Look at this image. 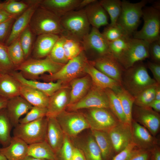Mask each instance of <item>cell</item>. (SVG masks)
<instances>
[{
    "mask_svg": "<svg viewBox=\"0 0 160 160\" xmlns=\"http://www.w3.org/2000/svg\"><path fill=\"white\" fill-rule=\"evenodd\" d=\"M121 102L128 124L131 125L133 120L132 111L135 98L122 86L114 91Z\"/></svg>",
    "mask_w": 160,
    "mask_h": 160,
    "instance_id": "cell-33",
    "label": "cell"
},
{
    "mask_svg": "<svg viewBox=\"0 0 160 160\" xmlns=\"http://www.w3.org/2000/svg\"><path fill=\"white\" fill-rule=\"evenodd\" d=\"M60 36L57 35L50 33L38 36L31 52L32 58L42 59L48 56Z\"/></svg>",
    "mask_w": 160,
    "mask_h": 160,
    "instance_id": "cell-22",
    "label": "cell"
},
{
    "mask_svg": "<svg viewBox=\"0 0 160 160\" xmlns=\"http://www.w3.org/2000/svg\"><path fill=\"white\" fill-rule=\"evenodd\" d=\"M84 9L92 27L99 29L101 26H107L109 24L108 14L99 1L96 0Z\"/></svg>",
    "mask_w": 160,
    "mask_h": 160,
    "instance_id": "cell-26",
    "label": "cell"
},
{
    "mask_svg": "<svg viewBox=\"0 0 160 160\" xmlns=\"http://www.w3.org/2000/svg\"><path fill=\"white\" fill-rule=\"evenodd\" d=\"M148 1L142 0L132 3L126 1H121V10L117 24L129 36L133 35L140 24L143 10Z\"/></svg>",
    "mask_w": 160,
    "mask_h": 160,
    "instance_id": "cell-5",
    "label": "cell"
},
{
    "mask_svg": "<svg viewBox=\"0 0 160 160\" xmlns=\"http://www.w3.org/2000/svg\"><path fill=\"white\" fill-rule=\"evenodd\" d=\"M12 127L5 108L0 109V145L2 147L9 144L12 137L11 132Z\"/></svg>",
    "mask_w": 160,
    "mask_h": 160,
    "instance_id": "cell-35",
    "label": "cell"
},
{
    "mask_svg": "<svg viewBox=\"0 0 160 160\" xmlns=\"http://www.w3.org/2000/svg\"><path fill=\"white\" fill-rule=\"evenodd\" d=\"M8 100L0 97V109L5 108Z\"/></svg>",
    "mask_w": 160,
    "mask_h": 160,
    "instance_id": "cell-59",
    "label": "cell"
},
{
    "mask_svg": "<svg viewBox=\"0 0 160 160\" xmlns=\"http://www.w3.org/2000/svg\"><path fill=\"white\" fill-rule=\"evenodd\" d=\"M40 1L37 0L36 2L15 19L4 44L5 45L8 46L18 39L29 25L31 17L36 9L39 6Z\"/></svg>",
    "mask_w": 160,
    "mask_h": 160,
    "instance_id": "cell-19",
    "label": "cell"
},
{
    "mask_svg": "<svg viewBox=\"0 0 160 160\" xmlns=\"http://www.w3.org/2000/svg\"><path fill=\"white\" fill-rule=\"evenodd\" d=\"M91 80L89 76L76 78L71 81L69 105L78 101L87 94L91 86Z\"/></svg>",
    "mask_w": 160,
    "mask_h": 160,
    "instance_id": "cell-30",
    "label": "cell"
},
{
    "mask_svg": "<svg viewBox=\"0 0 160 160\" xmlns=\"http://www.w3.org/2000/svg\"><path fill=\"white\" fill-rule=\"evenodd\" d=\"M64 37L60 36L48 55L54 62L65 64L68 61L65 57L63 47Z\"/></svg>",
    "mask_w": 160,
    "mask_h": 160,
    "instance_id": "cell-45",
    "label": "cell"
},
{
    "mask_svg": "<svg viewBox=\"0 0 160 160\" xmlns=\"http://www.w3.org/2000/svg\"><path fill=\"white\" fill-rule=\"evenodd\" d=\"M67 107L69 110L75 111L84 108H109V105L108 98L105 90L94 85L87 93L81 99L69 105Z\"/></svg>",
    "mask_w": 160,
    "mask_h": 160,
    "instance_id": "cell-12",
    "label": "cell"
},
{
    "mask_svg": "<svg viewBox=\"0 0 160 160\" xmlns=\"http://www.w3.org/2000/svg\"><path fill=\"white\" fill-rule=\"evenodd\" d=\"M89 61L83 51L77 56L68 60L57 72L52 74H43L39 79L45 82L60 80L63 83L71 81L85 72V68Z\"/></svg>",
    "mask_w": 160,
    "mask_h": 160,
    "instance_id": "cell-6",
    "label": "cell"
},
{
    "mask_svg": "<svg viewBox=\"0 0 160 160\" xmlns=\"http://www.w3.org/2000/svg\"><path fill=\"white\" fill-rule=\"evenodd\" d=\"M32 107L20 95L8 100L5 108L13 127L19 124L20 117L26 113Z\"/></svg>",
    "mask_w": 160,
    "mask_h": 160,
    "instance_id": "cell-20",
    "label": "cell"
},
{
    "mask_svg": "<svg viewBox=\"0 0 160 160\" xmlns=\"http://www.w3.org/2000/svg\"><path fill=\"white\" fill-rule=\"evenodd\" d=\"M155 100H160V84L158 85L156 89Z\"/></svg>",
    "mask_w": 160,
    "mask_h": 160,
    "instance_id": "cell-60",
    "label": "cell"
},
{
    "mask_svg": "<svg viewBox=\"0 0 160 160\" xmlns=\"http://www.w3.org/2000/svg\"><path fill=\"white\" fill-rule=\"evenodd\" d=\"M147 66L152 73L153 79L160 84V64L148 61Z\"/></svg>",
    "mask_w": 160,
    "mask_h": 160,
    "instance_id": "cell-52",
    "label": "cell"
},
{
    "mask_svg": "<svg viewBox=\"0 0 160 160\" xmlns=\"http://www.w3.org/2000/svg\"><path fill=\"white\" fill-rule=\"evenodd\" d=\"M80 149L87 160H103L100 149L92 135L88 138Z\"/></svg>",
    "mask_w": 160,
    "mask_h": 160,
    "instance_id": "cell-38",
    "label": "cell"
},
{
    "mask_svg": "<svg viewBox=\"0 0 160 160\" xmlns=\"http://www.w3.org/2000/svg\"><path fill=\"white\" fill-rule=\"evenodd\" d=\"M64 37L63 47L65 57L68 60L77 56L83 51L81 42Z\"/></svg>",
    "mask_w": 160,
    "mask_h": 160,
    "instance_id": "cell-42",
    "label": "cell"
},
{
    "mask_svg": "<svg viewBox=\"0 0 160 160\" xmlns=\"http://www.w3.org/2000/svg\"><path fill=\"white\" fill-rule=\"evenodd\" d=\"M102 33L108 42L113 41L124 37L129 36L117 24L114 26H110L108 24L104 29Z\"/></svg>",
    "mask_w": 160,
    "mask_h": 160,
    "instance_id": "cell-47",
    "label": "cell"
},
{
    "mask_svg": "<svg viewBox=\"0 0 160 160\" xmlns=\"http://www.w3.org/2000/svg\"><path fill=\"white\" fill-rule=\"evenodd\" d=\"M89 61L97 70L117 81L121 86L122 77L125 69L111 53Z\"/></svg>",
    "mask_w": 160,
    "mask_h": 160,
    "instance_id": "cell-14",
    "label": "cell"
},
{
    "mask_svg": "<svg viewBox=\"0 0 160 160\" xmlns=\"http://www.w3.org/2000/svg\"><path fill=\"white\" fill-rule=\"evenodd\" d=\"M85 72L89 75L94 85L101 89H109L114 91L121 86L117 81L97 70L89 61L85 68Z\"/></svg>",
    "mask_w": 160,
    "mask_h": 160,
    "instance_id": "cell-25",
    "label": "cell"
},
{
    "mask_svg": "<svg viewBox=\"0 0 160 160\" xmlns=\"http://www.w3.org/2000/svg\"><path fill=\"white\" fill-rule=\"evenodd\" d=\"M28 147L23 140L13 136L8 145L0 148V152L7 160H19L27 155Z\"/></svg>",
    "mask_w": 160,
    "mask_h": 160,
    "instance_id": "cell-27",
    "label": "cell"
},
{
    "mask_svg": "<svg viewBox=\"0 0 160 160\" xmlns=\"http://www.w3.org/2000/svg\"><path fill=\"white\" fill-rule=\"evenodd\" d=\"M70 94L69 88L63 87L50 96L46 117H56L64 111L70 104Z\"/></svg>",
    "mask_w": 160,
    "mask_h": 160,
    "instance_id": "cell-17",
    "label": "cell"
},
{
    "mask_svg": "<svg viewBox=\"0 0 160 160\" xmlns=\"http://www.w3.org/2000/svg\"><path fill=\"white\" fill-rule=\"evenodd\" d=\"M81 0H41L39 6L60 18L68 12L76 10Z\"/></svg>",
    "mask_w": 160,
    "mask_h": 160,
    "instance_id": "cell-24",
    "label": "cell"
},
{
    "mask_svg": "<svg viewBox=\"0 0 160 160\" xmlns=\"http://www.w3.org/2000/svg\"><path fill=\"white\" fill-rule=\"evenodd\" d=\"M148 107L152 109L156 112L160 111V100H154L149 105Z\"/></svg>",
    "mask_w": 160,
    "mask_h": 160,
    "instance_id": "cell-56",
    "label": "cell"
},
{
    "mask_svg": "<svg viewBox=\"0 0 160 160\" xmlns=\"http://www.w3.org/2000/svg\"><path fill=\"white\" fill-rule=\"evenodd\" d=\"M27 155L40 159L56 160L55 153L45 140L28 145Z\"/></svg>",
    "mask_w": 160,
    "mask_h": 160,
    "instance_id": "cell-31",
    "label": "cell"
},
{
    "mask_svg": "<svg viewBox=\"0 0 160 160\" xmlns=\"http://www.w3.org/2000/svg\"><path fill=\"white\" fill-rule=\"evenodd\" d=\"M20 95L32 106L43 108L47 106L49 97L35 88L21 84Z\"/></svg>",
    "mask_w": 160,
    "mask_h": 160,
    "instance_id": "cell-29",
    "label": "cell"
},
{
    "mask_svg": "<svg viewBox=\"0 0 160 160\" xmlns=\"http://www.w3.org/2000/svg\"><path fill=\"white\" fill-rule=\"evenodd\" d=\"M47 119L45 140L55 154L62 146L65 134L55 117H48Z\"/></svg>",
    "mask_w": 160,
    "mask_h": 160,
    "instance_id": "cell-23",
    "label": "cell"
},
{
    "mask_svg": "<svg viewBox=\"0 0 160 160\" xmlns=\"http://www.w3.org/2000/svg\"><path fill=\"white\" fill-rule=\"evenodd\" d=\"M96 0H81L76 10L84 9L87 6L95 1Z\"/></svg>",
    "mask_w": 160,
    "mask_h": 160,
    "instance_id": "cell-57",
    "label": "cell"
},
{
    "mask_svg": "<svg viewBox=\"0 0 160 160\" xmlns=\"http://www.w3.org/2000/svg\"><path fill=\"white\" fill-rule=\"evenodd\" d=\"M16 18L12 17L0 23V43L4 44Z\"/></svg>",
    "mask_w": 160,
    "mask_h": 160,
    "instance_id": "cell-50",
    "label": "cell"
},
{
    "mask_svg": "<svg viewBox=\"0 0 160 160\" xmlns=\"http://www.w3.org/2000/svg\"><path fill=\"white\" fill-rule=\"evenodd\" d=\"M36 1L8 0L2 2V9L17 18Z\"/></svg>",
    "mask_w": 160,
    "mask_h": 160,
    "instance_id": "cell-34",
    "label": "cell"
},
{
    "mask_svg": "<svg viewBox=\"0 0 160 160\" xmlns=\"http://www.w3.org/2000/svg\"><path fill=\"white\" fill-rule=\"evenodd\" d=\"M131 126L132 142L136 147L148 151L155 147L156 140L145 128L133 120Z\"/></svg>",
    "mask_w": 160,
    "mask_h": 160,
    "instance_id": "cell-18",
    "label": "cell"
},
{
    "mask_svg": "<svg viewBox=\"0 0 160 160\" xmlns=\"http://www.w3.org/2000/svg\"><path fill=\"white\" fill-rule=\"evenodd\" d=\"M149 45L144 41L132 38L128 47L118 60L125 69H127L149 57Z\"/></svg>",
    "mask_w": 160,
    "mask_h": 160,
    "instance_id": "cell-9",
    "label": "cell"
},
{
    "mask_svg": "<svg viewBox=\"0 0 160 160\" xmlns=\"http://www.w3.org/2000/svg\"><path fill=\"white\" fill-rule=\"evenodd\" d=\"M61 36L81 42L90 31V24L84 9L70 11L60 18Z\"/></svg>",
    "mask_w": 160,
    "mask_h": 160,
    "instance_id": "cell-2",
    "label": "cell"
},
{
    "mask_svg": "<svg viewBox=\"0 0 160 160\" xmlns=\"http://www.w3.org/2000/svg\"><path fill=\"white\" fill-rule=\"evenodd\" d=\"M155 147L151 150L152 152V160H160V149L159 148Z\"/></svg>",
    "mask_w": 160,
    "mask_h": 160,
    "instance_id": "cell-58",
    "label": "cell"
},
{
    "mask_svg": "<svg viewBox=\"0 0 160 160\" xmlns=\"http://www.w3.org/2000/svg\"><path fill=\"white\" fill-rule=\"evenodd\" d=\"M92 134L101 152L103 160H109L114 151L108 135L106 132L91 130Z\"/></svg>",
    "mask_w": 160,
    "mask_h": 160,
    "instance_id": "cell-32",
    "label": "cell"
},
{
    "mask_svg": "<svg viewBox=\"0 0 160 160\" xmlns=\"http://www.w3.org/2000/svg\"><path fill=\"white\" fill-rule=\"evenodd\" d=\"M106 132L116 153L121 151L132 142L131 126L127 124L119 122Z\"/></svg>",
    "mask_w": 160,
    "mask_h": 160,
    "instance_id": "cell-16",
    "label": "cell"
},
{
    "mask_svg": "<svg viewBox=\"0 0 160 160\" xmlns=\"http://www.w3.org/2000/svg\"><path fill=\"white\" fill-rule=\"evenodd\" d=\"M71 160H87L82 150L77 147H74L73 155Z\"/></svg>",
    "mask_w": 160,
    "mask_h": 160,
    "instance_id": "cell-54",
    "label": "cell"
},
{
    "mask_svg": "<svg viewBox=\"0 0 160 160\" xmlns=\"http://www.w3.org/2000/svg\"><path fill=\"white\" fill-rule=\"evenodd\" d=\"M105 91L108 98L109 109L119 122L128 124L121 102L116 93L109 89Z\"/></svg>",
    "mask_w": 160,
    "mask_h": 160,
    "instance_id": "cell-36",
    "label": "cell"
},
{
    "mask_svg": "<svg viewBox=\"0 0 160 160\" xmlns=\"http://www.w3.org/2000/svg\"><path fill=\"white\" fill-rule=\"evenodd\" d=\"M133 118L153 136L158 132L160 127V115L151 108L140 107L134 105L132 111Z\"/></svg>",
    "mask_w": 160,
    "mask_h": 160,
    "instance_id": "cell-15",
    "label": "cell"
},
{
    "mask_svg": "<svg viewBox=\"0 0 160 160\" xmlns=\"http://www.w3.org/2000/svg\"><path fill=\"white\" fill-rule=\"evenodd\" d=\"M0 160H7L6 157L0 152Z\"/></svg>",
    "mask_w": 160,
    "mask_h": 160,
    "instance_id": "cell-62",
    "label": "cell"
},
{
    "mask_svg": "<svg viewBox=\"0 0 160 160\" xmlns=\"http://www.w3.org/2000/svg\"><path fill=\"white\" fill-rule=\"evenodd\" d=\"M84 115L91 130L107 132L119 122L109 108L89 109Z\"/></svg>",
    "mask_w": 160,
    "mask_h": 160,
    "instance_id": "cell-11",
    "label": "cell"
},
{
    "mask_svg": "<svg viewBox=\"0 0 160 160\" xmlns=\"http://www.w3.org/2000/svg\"><path fill=\"white\" fill-rule=\"evenodd\" d=\"M12 17L16 18L9 14L3 9H0V23Z\"/></svg>",
    "mask_w": 160,
    "mask_h": 160,
    "instance_id": "cell-55",
    "label": "cell"
},
{
    "mask_svg": "<svg viewBox=\"0 0 160 160\" xmlns=\"http://www.w3.org/2000/svg\"><path fill=\"white\" fill-rule=\"evenodd\" d=\"M45 116L36 121L19 123L13 129L14 137L23 140L28 145L45 140L47 125Z\"/></svg>",
    "mask_w": 160,
    "mask_h": 160,
    "instance_id": "cell-8",
    "label": "cell"
},
{
    "mask_svg": "<svg viewBox=\"0 0 160 160\" xmlns=\"http://www.w3.org/2000/svg\"><path fill=\"white\" fill-rule=\"evenodd\" d=\"M36 36L28 25L18 37L20 45L23 51L25 60L29 58L31 53Z\"/></svg>",
    "mask_w": 160,
    "mask_h": 160,
    "instance_id": "cell-39",
    "label": "cell"
},
{
    "mask_svg": "<svg viewBox=\"0 0 160 160\" xmlns=\"http://www.w3.org/2000/svg\"><path fill=\"white\" fill-rule=\"evenodd\" d=\"M21 85L11 74L0 73V97L8 100L20 95Z\"/></svg>",
    "mask_w": 160,
    "mask_h": 160,
    "instance_id": "cell-28",
    "label": "cell"
},
{
    "mask_svg": "<svg viewBox=\"0 0 160 160\" xmlns=\"http://www.w3.org/2000/svg\"><path fill=\"white\" fill-rule=\"evenodd\" d=\"M150 155L149 151L139 149L129 160H148Z\"/></svg>",
    "mask_w": 160,
    "mask_h": 160,
    "instance_id": "cell-53",
    "label": "cell"
},
{
    "mask_svg": "<svg viewBox=\"0 0 160 160\" xmlns=\"http://www.w3.org/2000/svg\"><path fill=\"white\" fill-rule=\"evenodd\" d=\"M2 2H0V9H2Z\"/></svg>",
    "mask_w": 160,
    "mask_h": 160,
    "instance_id": "cell-63",
    "label": "cell"
},
{
    "mask_svg": "<svg viewBox=\"0 0 160 160\" xmlns=\"http://www.w3.org/2000/svg\"><path fill=\"white\" fill-rule=\"evenodd\" d=\"M29 25L37 36L49 33L60 36L63 32L60 18L39 6L33 13Z\"/></svg>",
    "mask_w": 160,
    "mask_h": 160,
    "instance_id": "cell-3",
    "label": "cell"
},
{
    "mask_svg": "<svg viewBox=\"0 0 160 160\" xmlns=\"http://www.w3.org/2000/svg\"><path fill=\"white\" fill-rule=\"evenodd\" d=\"M149 52L153 62L160 64V39L149 43Z\"/></svg>",
    "mask_w": 160,
    "mask_h": 160,
    "instance_id": "cell-51",
    "label": "cell"
},
{
    "mask_svg": "<svg viewBox=\"0 0 160 160\" xmlns=\"http://www.w3.org/2000/svg\"><path fill=\"white\" fill-rule=\"evenodd\" d=\"M100 4L110 16L111 22L109 25H116L121 10V1L120 0H101Z\"/></svg>",
    "mask_w": 160,
    "mask_h": 160,
    "instance_id": "cell-37",
    "label": "cell"
},
{
    "mask_svg": "<svg viewBox=\"0 0 160 160\" xmlns=\"http://www.w3.org/2000/svg\"><path fill=\"white\" fill-rule=\"evenodd\" d=\"M74 147L69 137L65 135L62 146L59 152L55 154L56 160H71Z\"/></svg>",
    "mask_w": 160,
    "mask_h": 160,
    "instance_id": "cell-46",
    "label": "cell"
},
{
    "mask_svg": "<svg viewBox=\"0 0 160 160\" xmlns=\"http://www.w3.org/2000/svg\"><path fill=\"white\" fill-rule=\"evenodd\" d=\"M19 160H47L35 158L30 156L27 155L23 158Z\"/></svg>",
    "mask_w": 160,
    "mask_h": 160,
    "instance_id": "cell-61",
    "label": "cell"
},
{
    "mask_svg": "<svg viewBox=\"0 0 160 160\" xmlns=\"http://www.w3.org/2000/svg\"><path fill=\"white\" fill-rule=\"evenodd\" d=\"M47 108L33 106L26 115L19 120V123L24 124L33 121L46 116Z\"/></svg>",
    "mask_w": 160,
    "mask_h": 160,
    "instance_id": "cell-48",
    "label": "cell"
},
{
    "mask_svg": "<svg viewBox=\"0 0 160 160\" xmlns=\"http://www.w3.org/2000/svg\"><path fill=\"white\" fill-rule=\"evenodd\" d=\"M10 74L22 84L37 89L44 93L49 97L63 87V83L60 80L56 82H42L36 80H29L25 78L19 71H14Z\"/></svg>",
    "mask_w": 160,
    "mask_h": 160,
    "instance_id": "cell-21",
    "label": "cell"
},
{
    "mask_svg": "<svg viewBox=\"0 0 160 160\" xmlns=\"http://www.w3.org/2000/svg\"><path fill=\"white\" fill-rule=\"evenodd\" d=\"M142 17L143 25L140 30L133 34V38L149 43L160 39V12L156 7L144 8Z\"/></svg>",
    "mask_w": 160,
    "mask_h": 160,
    "instance_id": "cell-7",
    "label": "cell"
},
{
    "mask_svg": "<svg viewBox=\"0 0 160 160\" xmlns=\"http://www.w3.org/2000/svg\"><path fill=\"white\" fill-rule=\"evenodd\" d=\"M135 145L132 142L125 148L112 158V160H129L138 151L135 148Z\"/></svg>",
    "mask_w": 160,
    "mask_h": 160,
    "instance_id": "cell-49",
    "label": "cell"
},
{
    "mask_svg": "<svg viewBox=\"0 0 160 160\" xmlns=\"http://www.w3.org/2000/svg\"><path fill=\"white\" fill-rule=\"evenodd\" d=\"M64 65L54 61L49 56L42 59L29 58L16 67L15 71H19L26 79L37 80L45 73H56Z\"/></svg>",
    "mask_w": 160,
    "mask_h": 160,
    "instance_id": "cell-4",
    "label": "cell"
},
{
    "mask_svg": "<svg viewBox=\"0 0 160 160\" xmlns=\"http://www.w3.org/2000/svg\"><path fill=\"white\" fill-rule=\"evenodd\" d=\"M156 84L149 74L146 66L141 62L125 69L122 77L121 86L134 97Z\"/></svg>",
    "mask_w": 160,
    "mask_h": 160,
    "instance_id": "cell-1",
    "label": "cell"
},
{
    "mask_svg": "<svg viewBox=\"0 0 160 160\" xmlns=\"http://www.w3.org/2000/svg\"><path fill=\"white\" fill-rule=\"evenodd\" d=\"M7 47L10 59L15 67L25 60L24 53L20 45L19 38Z\"/></svg>",
    "mask_w": 160,
    "mask_h": 160,
    "instance_id": "cell-41",
    "label": "cell"
},
{
    "mask_svg": "<svg viewBox=\"0 0 160 160\" xmlns=\"http://www.w3.org/2000/svg\"><path fill=\"white\" fill-rule=\"evenodd\" d=\"M81 42L84 52L93 55L95 57V60L110 53L108 41L98 29L92 27Z\"/></svg>",
    "mask_w": 160,
    "mask_h": 160,
    "instance_id": "cell-13",
    "label": "cell"
},
{
    "mask_svg": "<svg viewBox=\"0 0 160 160\" xmlns=\"http://www.w3.org/2000/svg\"><path fill=\"white\" fill-rule=\"evenodd\" d=\"M55 118L64 134L69 137H75L89 128L84 115L80 113L64 111Z\"/></svg>",
    "mask_w": 160,
    "mask_h": 160,
    "instance_id": "cell-10",
    "label": "cell"
},
{
    "mask_svg": "<svg viewBox=\"0 0 160 160\" xmlns=\"http://www.w3.org/2000/svg\"><path fill=\"white\" fill-rule=\"evenodd\" d=\"M131 38L125 36L108 42L110 52L118 59L128 47Z\"/></svg>",
    "mask_w": 160,
    "mask_h": 160,
    "instance_id": "cell-43",
    "label": "cell"
},
{
    "mask_svg": "<svg viewBox=\"0 0 160 160\" xmlns=\"http://www.w3.org/2000/svg\"><path fill=\"white\" fill-rule=\"evenodd\" d=\"M155 84L145 88L134 97V104L141 107H148L150 104L155 99V92L158 85Z\"/></svg>",
    "mask_w": 160,
    "mask_h": 160,
    "instance_id": "cell-40",
    "label": "cell"
},
{
    "mask_svg": "<svg viewBox=\"0 0 160 160\" xmlns=\"http://www.w3.org/2000/svg\"><path fill=\"white\" fill-rule=\"evenodd\" d=\"M15 67L9 55L6 46L0 43V73L10 74Z\"/></svg>",
    "mask_w": 160,
    "mask_h": 160,
    "instance_id": "cell-44",
    "label": "cell"
}]
</instances>
